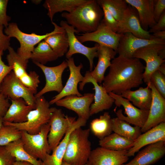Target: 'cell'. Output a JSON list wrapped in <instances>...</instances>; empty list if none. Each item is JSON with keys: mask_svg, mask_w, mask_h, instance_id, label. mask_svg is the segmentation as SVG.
I'll list each match as a JSON object with an SVG mask.
<instances>
[{"mask_svg": "<svg viewBox=\"0 0 165 165\" xmlns=\"http://www.w3.org/2000/svg\"><path fill=\"white\" fill-rule=\"evenodd\" d=\"M109 67L102 85L108 93L121 95L143 83L145 66L138 59L119 55L113 59Z\"/></svg>", "mask_w": 165, "mask_h": 165, "instance_id": "6da1fadb", "label": "cell"}, {"mask_svg": "<svg viewBox=\"0 0 165 165\" xmlns=\"http://www.w3.org/2000/svg\"><path fill=\"white\" fill-rule=\"evenodd\" d=\"M66 22L79 33H89L95 31L103 17L102 8L95 0H88L71 13L61 15Z\"/></svg>", "mask_w": 165, "mask_h": 165, "instance_id": "7a4b0ae2", "label": "cell"}, {"mask_svg": "<svg viewBox=\"0 0 165 165\" xmlns=\"http://www.w3.org/2000/svg\"><path fill=\"white\" fill-rule=\"evenodd\" d=\"M90 130L79 127L71 132L63 161L72 165H85L87 163L92 151L89 139Z\"/></svg>", "mask_w": 165, "mask_h": 165, "instance_id": "3957f363", "label": "cell"}, {"mask_svg": "<svg viewBox=\"0 0 165 165\" xmlns=\"http://www.w3.org/2000/svg\"><path fill=\"white\" fill-rule=\"evenodd\" d=\"M51 22L54 26V30L43 35H38L34 33L28 34L23 32L19 29L17 24L13 22L9 23L5 29L4 32L10 38L14 37L18 41L20 46L16 53L22 59L28 61L36 45L53 34L64 31L62 27L59 26L53 21Z\"/></svg>", "mask_w": 165, "mask_h": 165, "instance_id": "277c9868", "label": "cell"}, {"mask_svg": "<svg viewBox=\"0 0 165 165\" xmlns=\"http://www.w3.org/2000/svg\"><path fill=\"white\" fill-rule=\"evenodd\" d=\"M49 102L43 96L36 98L35 108L31 110L26 122L13 123L3 122L4 125L14 126L20 130H24L31 134L38 133L42 127L49 123L55 107H50Z\"/></svg>", "mask_w": 165, "mask_h": 165, "instance_id": "5b68a950", "label": "cell"}, {"mask_svg": "<svg viewBox=\"0 0 165 165\" xmlns=\"http://www.w3.org/2000/svg\"><path fill=\"white\" fill-rule=\"evenodd\" d=\"M50 129V126L48 123L43 125L36 134H31L21 130V139L25 150L35 158L42 161L47 155L50 153L48 141Z\"/></svg>", "mask_w": 165, "mask_h": 165, "instance_id": "8992f818", "label": "cell"}, {"mask_svg": "<svg viewBox=\"0 0 165 165\" xmlns=\"http://www.w3.org/2000/svg\"><path fill=\"white\" fill-rule=\"evenodd\" d=\"M0 93L11 100L23 99L26 104L35 109L36 98L33 92L26 87L15 76L13 71L3 80Z\"/></svg>", "mask_w": 165, "mask_h": 165, "instance_id": "52a82bcc", "label": "cell"}, {"mask_svg": "<svg viewBox=\"0 0 165 165\" xmlns=\"http://www.w3.org/2000/svg\"><path fill=\"white\" fill-rule=\"evenodd\" d=\"M76 118L64 115L61 109L55 108L48 123L50 129L48 141L50 153L59 144Z\"/></svg>", "mask_w": 165, "mask_h": 165, "instance_id": "ba28073f", "label": "cell"}, {"mask_svg": "<svg viewBox=\"0 0 165 165\" xmlns=\"http://www.w3.org/2000/svg\"><path fill=\"white\" fill-rule=\"evenodd\" d=\"M61 27L65 30L67 33L69 44V49L65 54L68 59L72 57L73 55L80 53L85 56L89 60L90 70L92 71L94 66V59L97 57V51L99 45L96 43L93 47H88L82 44L77 38L75 33L79 32L73 26L68 24L66 21L61 20L60 23Z\"/></svg>", "mask_w": 165, "mask_h": 165, "instance_id": "9c48e42d", "label": "cell"}, {"mask_svg": "<svg viewBox=\"0 0 165 165\" xmlns=\"http://www.w3.org/2000/svg\"><path fill=\"white\" fill-rule=\"evenodd\" d=\"M165 47V44H151L138 49L133 54L132 58L142 59L146 63L143 81L147 85L150 82L152 74L165 62V60L161 59L158 54V51Z\"/></svg>", "mask_w": 165, "mask_h": 165, "instance_id": "30bf717a", "label": "cell"}, {"mask_svg": "<svg viewBox=\"0 0 165 165\" xmlns=\"http://www.w3.org/2000/svg\"><path fill=\"white\" fill-rule=\"evenodd\" d=\"M110 96L114 100V103L117 107L122 106L127 116H124L121 109L118 110L116 114L118 118L129 124L139 127L141 128L145 124L148 117L149 110H145L138 108L132 104L128 100L121 95L110 92Z\"/></svg>", "mask_w": 165, "mask_h": 165, "instance_id": "8fae6325", "label": "cell"}, {"mask_svg": "<svg viewBox=\"0 0 165 165\" xmlns=\"http://www.w3.org/2000/svg\"><path fill=\"white\" fill-rule=\"evenodd\" d=\"M87 83H91L93 84L94 88L93 89L95 91L94 101L90 107V116L110 108L114 103V99L107 93L101 85L98 84L91 75L89 71L86 72L82 81L79 83V90H83L85 85Z\"/></svg>", "mask_w": 165, "mask_h": 165, "instance_id": "7c38bea8", "label": "cell"}, {"mask_svg": "<svg viewBox=\"0 0 165 165\" xmlns=\"http://www.w3.org/2000/svg\"><path fill=\"white\" fill-rule=\"evenodd\" d=\"M121 36V34L114 32L101 21L95 31L76 36L82 43L88 41L94 42L112 48L117 52Z\"/></svg>", "mask_w": 165, "mask_h": 165, "instance_id": "4fadbf2b", "label": "cell"}, {"mask_svg": "<svg viewBox=\"0 0 165 165\" xmlns=\"http://www.w3.org/2000/svg\"><path fill=\"white\" fill-rule=\"evenodd\" d=\"M42 71L45 76L46 84L44 87L35 95L36 98L42 96L47 93L56 91L59 93L62 90V76L65 69L68 67L66 61L54 67H48L38 63H34Z\"/></svg>", "mask_w": 165, "mask_h": 165, "instance_id": "5bb4252c", "label": "cell"}, {"mask_svg": "<svg viewBox=\"0 0 165 165\" xmlns=\"http://www.w3.org/2000/svg\"><path fill=\"white\" fill-rule=\"evenodd\" d=\"M152 93V101L147 120L141 128L144 133L159 124L165 122V98L159 92L152 82L147 84Z\"/></svg>", "mask_w": 165, "mask_h": 165, "instance_id": "9a60e30c", "label": "cell"}, {"mask_svg": "<svg viewBox=\"0 0 165 165\" xmlns=\"http://www.w3.org/2000/svg\"><path fill=\"white\" fill-rule=\"evenodd\" d=\"M130 33L134 36L145 39H152L155 38L148 31L142 28L139 19L137 12L132 6H128L123 17L119 22L117 33L123 34Z\"/></svg>", "mask_w": 165, "mask_h": 165, "instance_id": "2e32d148", "label": "cell"}, {"mask_svg": "<svg viewBox=\"0 0 165 165\" xmlns=\"http://www.w3.org/2000/svg\"><path fill=\"white\" fill-rule=\"evenodd\" d=\"M94 94L87 93L82 96L70 95L57 101V106L64 107L75 112L78 117L87 120L90 117V107L94 100Z\"/></svg>", "mask_w": 165, "mask_h": 165, "instance_id": "e0dca14e", "label": "cell"}, {"mask_svg": "<svg viewBox=\"0 0 165 165\" xmlns=\"http://www.w3.org/2000/svg\"><path fill=\"white\" fill-rule=\"evenodd\" d=\"M165 44V40L155 38L147 39L137 37L130 33L121 34L117 53L119 55L132 58L134 53L138 49L153 44Z\"/></svg>", "mask_w": 165, "mask_h": 165, "instance_id": "ac0fdd59", "label": "cell"}, {"mask_svg": "<svg viewBox=\"0 0 165 165\" xmlns=\"http://www.w3.org/2000/svg\"><path fill=\"white\" fill-rule=\"evenodd\" d=\"M66 61L70 71L69 78L62 91L49 102L50 105L55 103L57 101L67 96L75 95L80 97L83 95L78 91V85L83 79L84 76L81 73V70L83 68V65L81 63L79 65L76 66L74 58L72 57Z\"/></svg>", "mask_w": 165, "mask_h": 165, "instance_id": "d6986e66", "label": "cell"}, {"mask_svg": "<svg viewBox=\"0 0 165 165\" xmlns=\"http://www.w3.org/2000/svg\"><path fill=\"white\" fill-rule=\"evenodd\" d=\"M127 152L98 147L91 151L88 161L92 165H122L129 159Z\"/></svg>", "mask_w": 165, "mask_h": 165, "instance_id": "ffe728a7", "label": "cell"}, {"mask_svg": "<svg viewBox=\"0 0 165 165\" xmlns=\"http://www.w3.org/2000/svg\"><path fill=\"white\" fill-rule=\"evenodd\" d=\"M9 53L6 57L8 65L13 67V71L15 76L27 87L33 85L35 82L37 74L35 71L27 72L26 68L28 61L22 59L12 47L8 49Z\"/></svg>", "mask_w": 165, "mask_h": 165, "instance_id": "44dd1931", "label": "cell"}, {"mask_svg": "<svg viewBox=\"0 0 165 165\" xmlns=\"http://www.w3.org/2000/svg\"><path fill=\"white\" fill-rule=\"evenodd\" d=\"M165 154V141H160L147 145L129 163L122 165H151Z\"/></svg>", "mask_w": 165, "mask_h": 165, "instance_id": "7402d4cb", "label": "cell"}, {"mask_svg": "<svg viewBox=\"0 0 165 165\" xmlns=\"http://www.w3.org/2000/svg\"><path fill=\"white\" fill-rule=\"evenodd\" d=\"M141 134L133 143L131 148L127 151V155L130 157L144 146L160 141H165V122L161 123Z\"/></svg>", "mask_w": 165, "mask_h": 165, "instance_id": "603a6c76", "label": "cell"}, {"mask_svg": "<svg viewBox=\"0 0 165 165\" xmlns=\"http://www.w3.org/2000/svg\"><path fill=\"white\" fill-rule=\"evenodd\" d=\"M87 120L78 117L70 127L64 137L58 145L52 151L48 154L43 161L44 165H62L69 138L71 132L75 129L85 126Z\"/></svg>", "mask_w": 165, "mask_h": 165, "instance_id": "cb8c5ba5", "label": "cell"}, {"mask_svg": "<svg viewBox=\"0 0 165 165\" xmlns=\"http://www.w3.org/2000/svg\"><path fill=\"white\" fill-rule=\"evenodd\" d=\"M128 4L137 10L141 25L147 31L154 26L156 22L153 13L154 0H125Z\"/></svg>", "mask_w": 165, "mask_h": 165, "instance_id": "d4e9b609", "label": "cell"}, {"mask_svg": "<svg viewBox=\"0 0 165 165\" xmlns=\"http://www.w3.org/2000/svg\"><path fill=\"white\" fill-rule=\"evenodd\" d=\"M117 52L109 47L99 45L97 51L98 61L96 66L90 74L97 83L101 84L104 78L107 69L111 64V60L113 59Z\"/></svg>", "mask_w": 165, "mask_h": 165, "instance_id": "484cf974", "label": "cell"}, {"mask_svg": "<svg viewBox=\"0 0 165 165\" xmlns=\"http://www.w3.org/2000/svg\"><path fill=\"white\" fill-rule=\"evenodd\" d=\"M11 101V104L3 117V122L13 123L26 122L28 114L33 108L28 105L22 98Z\"/></svg>", "mask_w": 165, "mask_h": 165, "instance_id": "4316f807", "label": "cell"}, {"mask_svg": "<svg viewBox=\"0 0 165 165\" xmlns=\"http://www.w3.org/2000/svg\"><path fill=\"white\" fill-rule=\"evenodd\" d=\"M123 97L132 102L138 108L145 110H149L152 101V93L148 85L145 88L139 87L133 91L127 90L121 94Z\"/></svg>", "mask_w": 165, "mask_h": 165, "instance_id": "83f0119b", "label": "cell"}, {"mask_svg": "<svg viewBox=\"0 0 165 165\" xmlns=\"http://www.w3.org/2000/svg\"><path fill=\"white\" fill-rule=\"evenodd\" d=\"M88 0H46L43 6L48 11L47 15L53 21L54 15L64 11L71 13L80 5Z\"/></svg>", "mask_w": 165, "mask_h": 165, "instance_id": "f1b7e54d", "label": "cell"}, {"mask_svg": "<svg viewBox=\"0 0 165 165\" xmlns=\"http://www.w3.org/2000/svg\"><path fill=\"white\" fill-rule=\"evenodd\" d=\"M5 147L15 158L16 161L26 162L32 165H44L42 160L35 158L27 152L24 148L21 138L9 143Z\"/></svg>", "mask_w": 165, "mask_h": 165, "instance_id": "f546056e", "label": "cell"}, {"mask_svg": "<svg viewBox=\"0 0 165 165\" xmlns=\"http://www.w3.org/2000/svg\"><path fill=\"white\" fill-rule=\"evenodd\" d=\"M90 129L94 135L100 140L112 134V119L109 113L105 112L99 118L92 120L90 123Z\"/></svg>", "mask_w": 165, "mask_h": 165, "instance_id": "4dcf8cb0", "label": "cell"}, {"mask_svg": "<svg viewBox=\"0 0 165 165\" xmlns=\"http://www.w3.org/2000/svg\"><path fill=\"white\" fill-rule=\"evenodd\" d=\"M133 142L114 133L100 140L99 144L101 147L110 150L128 151Z\"/></svg>", "mask_w": 165, "mask_h": 165, "instance_id": "1f68e13d", "label": "cell"}, {"mask_svg": "<svg viewBox=\"0 0 165 165\" xmlns=\"http://www.w3.org/2000/svg\"><path fill=\"white\" fill-rule=\"evenodd\" d=\"M112 131L134 141L141 134V128L132 127L130 124L117 117L112 119Z\"/></svg>", "mask_w": 165, "mask_h": 165, "instance_id": "d6a6232c", "label": "cell"}, {"mask_svg": "<svg viewBox=\"0 0 165 165\" xmlns=\"http://www.w3.org/2000/svg\"><path fill=\"white\" fill-rule=\"evenodd\" d=\"M58 57L49 45L43 40L34 48L30 59L34 63L45 65L49 62L57 60Z\"/></svg>", "mask_w": 165, "mask_h": 165, "instance_id": "836d02e7", "label": "cell"}, {"mask_svg": "<svg viewBox=\"0 0 165 165\" xmlns=\"http://www.w3.org/2000/svg\"><path fill=\"white\" fill-rule=\"evenodd\" d=\"M50 46L58 57L63 56L69 48L68 36L65 31L53 34L44 40Z\"/></svg>", "mask_w": 165, "mask_h": 165, "instance_id": "e575fe53", "label": "cell"}, {"mask_svg": "<svg viewBox=\"0 0 165 165\" xmlns=\"http://www.w3.org/2000/svg\"><path fill=\"white\" fill-rule=\"evenodd\" d=\"M101 6L106 8L118 21L121 20L128 7L125 0H97Z\"/></svg>", "mask_w": 165, "mask_h": 165, "instance_id": "d590c367", "label": "cell"}, {"mask_svg": "<svg viewBox=\"0 0 165 165\" xmlns=\"http://www.w3.org/2000/svg\"><path fill=\"white\" fill-rule=\"evenodd\" d=\"M21 131L14 126L3 125L0 128V146H5L21 138Z\"/></svg>", "mask_w": 165, "mask_h": 165, "instance_id": "8d00e7d4", "label": "cell"}, {"mask_svg": "<svg viewBox=\"0 0 165 165\" xmlns=\"http://www.w3.org/2000/svg\"><path fill=\"white\" fill-rule=\"evenodd\" d=\"M150 81L152 82L160 94L165 98V75L157 70L152 74Z\"/></svg>", "mask_w": 165, "mask_h": 165, "instance_id": "74e56055", "label": "cell"}, {"mask_svg": "<svg viewBox=\"0 0 165 165\" xmlns=\"http://www.w3.org/2000/svg\"><path fill=\"white\" fill-rule=\"evenodd\" d=\"M103 12V17L102 21L108 27L115 33H117L118 22L105 7H101Z\"/></svg>", "mask_w": 165, "mask_h": 165, "instance_id": "f35d334b", "label": "cell"}, {"mask_svg": "<svg viewBox=\"0 0 165 165\" xmlns=\"http://www.w3.org/2000/svg\"><path fill=\"white\" fill-rule=\"evenodd\" d=\"M9 1L0 0V25L6 28L11 18L6 14L7 7Z\"/></svg>", "mask_w": 165, "mask_h": 165, "instance_id": "ab89813d", "label": "cell"}, {"mask_svg": "<svg viewBox=\"0 0 165 165\" xmlns=\"http://www.w3.org/2000/svg\"><path fill=\"white\" fill-rule=\"evenodd\" d=\"M16 161L6 149L5 146H0V165H13Z\"/></svg>", "mask_w": 165, "mask_h": 165, "instance_id": "60d3db41", "label": "cell"}, {"mask_svg": "<svg viewBox=\"0 0 165 165\" xmlns=\"http://www.w3.org/2000/svg\"><path fill=\"white\" fill-rule=\"evenodd\" d=\"M165 11V0H154V15L156 22L160 17Z\"/></svg>", "mask_w": 165, "mask_h": 165, "instance_id": "b9f144b4", "label": "cell"}, {"mask_svg": "<svg viewBox=\"0 0 165 165\" xmlns=\"http://www.w3.org/2000/svg\"><path fill=\"white\" fill-rule=\"evenodd\" d=\"M3 51H0V87L1 83L6 76L13 70V67L6 65L2 60Z\"/></svg>", "mask_w": 165, "mask_h": 165, "instance_id": "7bdbcfd3", "label": "cell"}, {"mask_svg": "<svg viewBox=\"0 0 165 165\" xmlns=\"http://www.w3.org/2000/svg\"><path fill=\"white\" fill-rule=\"evenodd\" d=\"M4 27L0 25V51H5L10 46L11 38L4 34Z\"/></svg>", "mask_w": 165, "mask_h": 165, "instance_id": "ee69618b", "label": "cell"}, {"mask_svg": "<svg viewBox=\"0 0 165 165\" xmlns=\"http://www.w3.org/2000/svg\"><path fill=\"white\" fill-rule=\"evenodd\" d=\"M161 31H165V11L160 16L156 24L148 31L149 33H154Z\"/></svg>", "mask_w": 165, "mask_h": 165, "instance_id": "f6af8a7d", "label": "cell"}, {"mask_svg": "<svg viewBox=\"0 0 165 165\" xmlns=\"http://www.w3.org/2000/svg\"><path fill=\"white\" fill-rule=\"evenodd\" d=\"M10 104L8 98L0 93V115L4 116Z\"/></svg>", "mask_w": 165, "mask_h": 165, "instance_id": "bcb514c9", "label": "cell"}, {"mask_svg": "<svg viewBox=\"0 0 165 165\" xmlns=\"http://www.w3.org/2000/svg\"><path fill=\"white\" fill-rule=\"evenodd\" d=\"M155 37L165 40V31H161L154 33L152 35Z\"/></svg>", "mask_w": 165, "mask_h": 165, "instance_id": "7dc6e473", "label": "cell"}, {"mask_svg": "<svg viewBox=\"0 0 165 165\" xmlns=\"http://www.w3.org/2000/svg\"><path fill=\"white\" fill-rule=\"evenodd\" d=\"M159 56L162 59L165 58V47L160 50L158 52Z\"/></svg>", "mask_w": 165, "mask_h": 165, "instance_id": "c3c4849f", "label": "cell"}, {"mask_svg": "<svg viewBox=\"0 0 165 165\" xmlns=\"http://www.w3.org/2000/svg\"><path fill=\"white\" fill-rule=\"evenodd\" d=\"M161 73L165 75V65L164 63L162 64L159 67L158 70Z\"/></svg>", "mask_w": 165, "mask_h": 165, "instance_id": "681fc988", "label": "cell"}, {"mask_svg": "<svg viewBox=\"0 0 165 165\" xmlns=\"http://www.w3.org/2000/svg\"><path fill=\"white\" fill-rule=\"evenodd\" d=\"M24 162L15 161L13 165H24Z\"/></svg>", "mask_w": 165, "mask_h": 165, "instance_id": "f907efd6", "label": "cell"}, {"mask_svg": "<svg viewBox=\"0 0 165 165\" xmlns=\"http://www.w3.org/2000/svg\"><path fill=\"white\" fill-rule=\"evenodd\" d=\"M31 2L35 4L38 5L39 4H40L41 2H42V0H31Z\"/></svg>", "mask_w": 165, "mask_h": 165, "instance_id": "816d5d0a", "label": "cell"}, {"mask_svg": "<svg viewBox=\"0 0 165 165\" xmlns=\"http://www.w3.org/2000/svg\"><path fill=\"white\" fill-rule=\"evenodd\" d=\"M3 125V117L0 115V128Z\"/></svg>", "mask_w": 165, "mask_h": 165, "instance_id": "f5cc1de1", "label": "cell"}, {"mask_svg": "<svg viewBox=\"0 0 165 165\" xmlns=\"http://www.w3.org/2000/svg\"><path fill=\"white\" fill-rule=\"evenodd\" d=\"M62 165H72L63 161ZM85 165H92L88 161Z\"/></svg>", "mask_w": 165, "mask_h": 165, "instance_id": "db71d44e", "label": "cell"}, {"mask_svg": "<svg viewBox=\"0 0 165 165\" xmlns=\"http://www.w3.org/2000/svg\"><path fill=\"white\" fill-rule=\"evenodd\" d=\"M24 165H32L29 163H28L26 162H24Z\"/></svg>", "mask_w": 165, "mask_h": 165, "instance_id": "11a10c76", "label": "cell"}]
</instances>
